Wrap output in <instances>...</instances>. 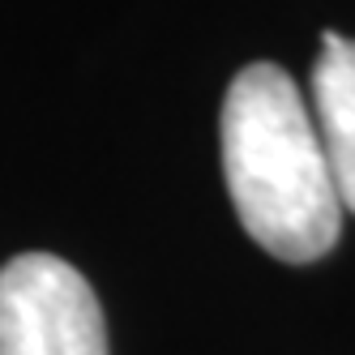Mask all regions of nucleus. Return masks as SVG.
Masks as SVG:
<instances>
[{
    "label": "nucleus",
    "instance_id": "nucleus-1",
    "mask_svg": "<svg viewBox=\"0 0 355 355\" xmlns=\"http://www.w3.org/2000/svg\"><path fill=\"white\" fill-rule=\"evenodd\" d=\"M223 175L244 232L278 261H317L343 236V201L309 98L278 64H248L223 98Z\"/></svg>",
    "mask_w": 355,
    "mask_h": 355
},
{
    "label": "nucleus",
    "instance_id": "nucleus-3",
    "mask_svg": "<svg viewBox=\"0 0 355 355\" xmlns=\"http://www.w3.org/2000/svg\"><path fill=\"white\" fill-rule=\"evenodd\" d=\"M313 124L325 146L343 210L355 214V39L334 31L321 35V56L313 64Z\"/></svg>",
    "mask_w": 355,
    "mask_h": 355
},
{
    "label": "nucleus",
    "instance_id": "nucleus-2",
    "mask_svg": "<svg viewBox=\"0 0 355 355\" xmlns=\"http://www.w3.org/2000/svg\"><path fill=\"white\" fill-rule=\"evenodd\" d=\"M0 355H107L90 283L52 252H21L0 270Z\"/></svg>",
    "mask_w": 355,
    "mask_h": 355
}]
</instances>
